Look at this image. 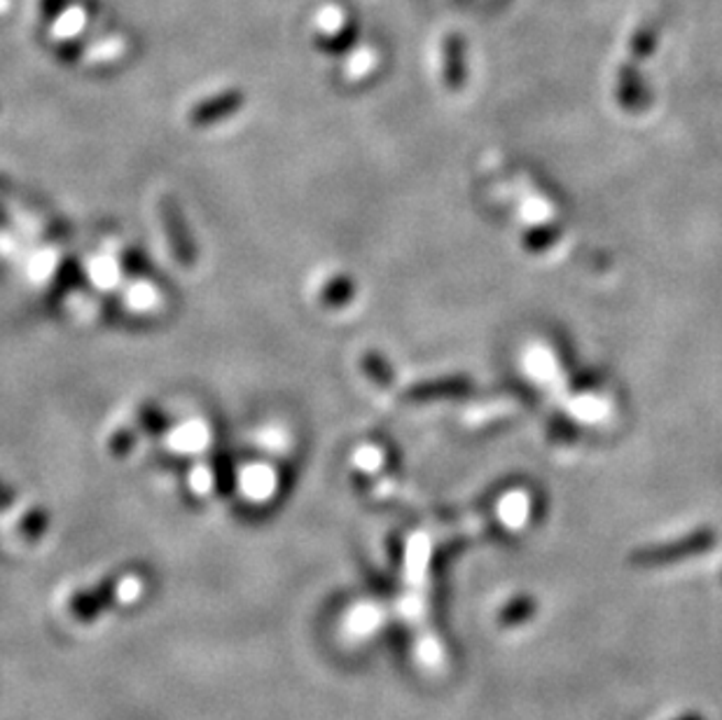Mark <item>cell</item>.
Returning a JSON list of instances; mask_svg holds the SVG:
<instances>
[{
  "label": "cell",
  "instance_id": "1",
  "mask_svg": "<svg viewBox=\"0 0 722 720\" xmlns=\"http://www.w3.org/2000/svg\"><path fill=\"white\" fill-rule=\"evenodd\" d=\"M713 533L711 531H697L688 539L678 543H669V547H655V550H641L634 555V562L638 566H666L669 562H678L685 557L699 555V552L709 550L713 545Z\"/></svg>",
  "mask_w": 722,
  "mask_h": 720
},
{
  "label": "cell",
  "instance_id": "2",
  "mask_svg": "<svg viewBox=\"0 0 722 720\" xmlns=\"http://www.w3.org/2000/svg\"><path fill=\"white\" fill-rule=\"evenodd\" d=\"M159 218H162V228L164 236L169 242V251L176 257V263L180 267H192L195 265V246L188 236V230L182 225V218L178 207L174 204V199L164 197L159 201Z\"/></svg>",
  "mask_w": 722,
  "mask_h": 720
},
{
  "label": "cell",
  "instance_id": "3",
  "mask_svg": "<svg viewBox=\"0 0 722 720\" xmlns=\"http://www.w3.org/2000/svg\"><path fill=\"white\" fill-rule=\"evenodd\" d=\"M241 106H244V95H238V91H225V95H218L215 99L201 101L199 106H195L192 113H190V122L195 126L213 124L222 118L232 115L234 110H238Z\"/></svg>",
  "mask_w": 722,
  "mask_h": 720
},
{
  "label": "cell",
  "instance_id": "4",
  "mask_svg": "<svg viewBox=\"0 0 722 720\" xmlns=\"http://www.w3.org/2000/svg\"><path fill=\"white\" fill-rule=\"evenodd\" d=\"M351 292H354L351 284L344 281V279H337V281H330L325 286V290L321 292V298L325 300V304H344L351 298Z\"/></svg>",
  "mask_w": 722,
  "mask_h": 720
},
{
  "label": "cell",
  "instance_id": "5",
  "mask_svg": "<svg viewBox=\"0 0 722 720\" xmlns=\"http://www.w3.org/2000/svg\"><path fill=\"white\" fill-rule=\"evenodd\" d=\"M363 367L367 370V375L373 377L377 384H388V381H391V373H388V367L381 361V356H377V354H365Z\"/></svg>",
  "mask_w": 722,
  "mask_h": 720
}]
</instances>
